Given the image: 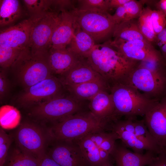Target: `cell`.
I'll return each mask as SVG.
<instances>
[{
    "label": "cell",
    "mask_w": 166,
    "mask_h": 166,
    "mask_svg": "<svg viewBox=\"0 0 166 166\" xmlns=\"http://www.w3.org/2000/svg\"><path fill=\"white\" fill-rule=\"evenodd\" d=\"M85 59L110 87L117 83L125 84L140 62L126 57L113 47L108 41L96 44Z\"/></svg>",
    "instance_id": "1"
},
{
    "label": "cell",
    "mask_w": 166,
    "mask_h": 166,
    "mask_svg": "<svg viewBox=\"0 0 166 166\" xmlns=\"http://www.w3.org/2000/svg\"><path fill=\"white\" fill-rule=\"evenodd\" d=\"M109 125L98 120L90 111H81L47 127L52 140H75L89 134L108 129Z\"/></svg>",
    "instance_id": "2"
},
{
    "label": "cell",
    "mask_w": 166,
    "mask_h": 166,
    "mask_svg": "<svg viewBox=\"0 0 166 166\" xmlns=\"http://www.w3.org/2000/svg\"><path fill=\"white\" fill-rule=\"evenodd\" d=\"M116 116L136 119L145 116L158 99H151L130 85L117 83L110 87Z\"/></svg>",
    "instance_id": "3"
},
{
    "label": "cell",
    "mask_w": 166,
    "mask_h": 166,
    "mask_svg": "<svg viewBox=\"0 0 166 166\" xmlns=\"http://www.w3.org/2000/svg\"><path fill=\"white\" fill-rule=\"evenodd\" d=\"M48 53H33L27 47L22 51L11 67L16 70L18 80L25 89L53 75Z\"/></svg>",
    "instance_id": "4"
},
{
    "label": "cell",
    "mask_w": 166,
    "mask_h": 166,
    "mask_svg": "<svg viewBox=\"0 0 166 166\" xmlns=\"http://www.w3.org/2000/svg\"><path fill=\"white\" fill-rule=\"evenodd\" d=\"M14 138L17 147L39 161L46 154L52 140L47 127L30 121L20 124Z\"/></svg>",
    "instance_id": "5"
},
{
    "label": "cell",
    "mask_w": 166,
    "mask_h": 166,
    "mask_svg": "<svg viewBox=\"0 0 166 166\" xmlns=\"http://www.w3.org/2000/svg\"><path fill=\"white\" fill-rule=\"evenodd\" d=\"M82 108L81 101L61 95L35 105L29 114L38 120L52 124L81 111Z\"/></svg>",
    "instance_id": "6"
},
{
    "label": "cell",
    "mask_w": 166,
    "mask_h": 166,
    "mask_svg": "<svg viewBox=\"0 0 166 166\" xmlns=\"http://www.w3.org/2000/svg\"><path fill=\"white\" fill-rule=\"evenodd\" d=\"M73 10L79 26L92 38L96 44L107 41L113 36L116 24L109 12L77 8Z\"/></svg>",
    "instance_id": "7"
},
{
    "label": "cell",
    "mask_w": 166,
    "mask_h": 166,
    "mask_svg": "<svg viewBox=\"0 0 166 166\" xmlns=\"http://www.w3.org/2000/svg\"><path fill=\"white\" fill-rule=\"evenodd\" d=\"M60 10L51 8L34 26L28 47L33 53L48 52L53 33L60 19Z\"/></svg>",
    "instance_id": "8"
},
{
    "label": "cell",
    "mask_w": 166,
    "mask_h": 166,
    "mask_svg": "<svg viewBox=\"0 0 166 166\" xmlns=\"http://www.w3.org/2000/svg\"><path fill=\"white\" fill-rule=\"evenodd\" d=\"M63 86L59 79L52 75L25 89L17 101L23 107L35 105L61 95Z\"/></svg>",
    "instance_id": "9"
},
{
    "label": "cell",
    "mask_w": 166,
    "mask_h": 166,
    "mask_svg": "<svg viewBox=\"0 0 166 166\" xmlns=\"http://www.w3.org/2000/svg\"><path fill=\"white\" fill-rule=\"evenodd\" d=\"M46 154L61 166H90L74 140H52Z\"/></svg>",
    "instance_id": "10"
},
{
    "label": "cell",
    "mask_w": 166,
    "mask_h": 166,
    "mask_svg": "<svg viewBox=\"0 0 166 166\" xmlns=\"http://www.w3.org/2000/svg\"><path fill=\"white\" fill-rule=\"evenodd\" d=\"M125 84L142 92L152 99L160 98L166 93V80L138 66L130 73Z\"/></svg>",
    "instance_id": "11"
},
{
    "label": "cell",
    "mask_w": 166,
    "mask_h": 166,
    "mask_svg": "<svg viewBox=\"0 0 166 166\" xmlns=\"http://www.w3.org/2000/svg\"><path fill=\"white\" fill-rule=\"evenodd\" d=\"M110 132H94L75 141L90 166H103L110 162L111 155L106 151L105 140Z\"/></svg>",
    "instance_id": "12"
},
{
    "label": "cell",
    "mask_w": 166,
    "mask_h": 166,
    "mask_svg": "<svg viewBox=\"0 0 166 166\" xmlns=\"http://www.w3.org/2000/svg\"><path fill=\"white\" fill-rule=\"evenodd\" d=\"M144 116L145 124L156 142L159 154L166 155V93Z\"/></svg>",
    "instance_id": "13"
},
{
    "label": "cell",
    "mask_w": 166,
    "mask_h": 166,
    "mask_svg": "<svg viewBox=\"0 0 166 166\" xmlns=\"http://www.w3.org/2000/svg\"><path fill=\"white\" fill-rule=\"evenodd\" d=\"M31 15L18 23L0 31V45L23 50L28 47L32 29L45 15Z\"/></svg>",
    "instance_id": "14"
},
{
    "label": "cell",
    "mask_w": 166,
    "mask_h": 166,
    "mask_svg": "<svg viewBox=\"0 0 166 166\" xmlns=\"http://www.w3.org/2000/svg\"><path fill=\"white\" fill-rule=\"evenodd\" d=\"M110 44L126 57L141 61L156 58L162 55L150 43L140 40L126 41L114 39L108 41Z\"/></svg>",
    "instance_id": "15"
},
{
    "label": "cell",
    "mask_w": 166,
    "mask_h": 166,
    "mask_svg": "<svg viewBox=\"0 0 166 166\" xmlns=\"http://www.w3.org/2000/svg\"><path fill=\"white\" fill-rule=\"evenodd\" d=\"M73 10H60V19L52 34L48 51L51 49L66 48L69 44L77 24Z\"/></svg>",
    "instance_id": "16"
},
{
    "label": "cell",
    "mask_w": 166,
    "mask_h": 166,
    "mask_svg": "<svg viewBox=\"0 0 166 166\" xmlns=\"http://www.w3.org/2000/svg\"><path fill=\"white\" fill-rule=\"evenodd\" d=\"M89 101L90 111L98 120L110 124L117 120L111 95L107 90L101 91Z\"/></svg>",
    "instance_id": "17"
},
{
    "label": "cell",
    "mask_w": 166,
    "mask_h": 166,
    "mask_svg": "<svg viewBox=\"0 0 166 166\" xmlns=\"http://www.w3.org/2000/svg\"><path fill=\"white\" fill-rule=\"evenodd\" d=\"M156 153L151 150L145 153L133 152L128 150L122 143H116L111 155L116 166H145L148 165L156 157Z\"/></svg>",
    "instance_id": "18"
},
{
    "label": "cell",
    "mask_w": 166,
    "mask_h": 166,
    "mask_svg": "<svg viewBox=\"0 0 166 166\" xmlns=\"http://www.w3.org/2000/svg\"><path fill=\"white\" fill-rule=\"evenodd\" d=\"M104 79L88 63L85 58H81L69 70L59 79L66 86L86 82Z\"/></svg>",
    "instance_id": "19"
},
{
    "label": "cell",
    "mask_w": 166,
    "mask_h": 166,
    "mask_svg": "<svg viewBox=\"0 0 166 166\" xmlns=\"http://www.w3.org/2000/svg\"><path fill=\"white\" fill-rule=\"evenodd\" d=\"M80 58L67 48L48 50V59L52 73L64 75L79 61Z\"/></svg>",
    "instance_id": "20"
},
{
    "label": "cell",
    "mask_w": 166,
    "mask_h": 166,
    "mask_svg": "<svg viewBox=\"0 0 166 166\" xmlns=\"http://www.w3.org/2000/svg\"><path fill=\"white\" fill-rule=\"evenodd\" d=\"M66 87L70 95L81 101L84 100H89L101 91L110 90L109 85L103 79L90 81Z\"/></svg>",
    "instance_id": "21"
},
{
    "label": "cell",
    "mask_w": 166,
    "mask_h": 166,
    "mask_svg": "<svg viewBox=\"0 0 166 166\" xmlns=\"http://www.w3.org/2000/svg\"><path fill=\"white\" fill-rule=\"evenodd\" d=\"M96 44L92 38L77 23L73 36L67 48L77 57L85 59Z\"/></svg>",
    "instance_id": "22"
},
{
    "label": "cell",
    "mask_w": 166,
    "mask_h": 166,
    "mask_svg": "<svg viewBox=\"0 0 166 166\" xmlns=\"http://www.w3.org/2000/svg\"><path fill=\"white\" fill-rule=\"evenodd\" d=\"M113 36L114 39L126 41L140 40L149 42L140 31L136 19L123 22L116 25Z\"/></svg>",
    "instance_id": "23"
},
{
    "label": "cell",
    "mask_w": 166,
    "mask_h": 166,
    "mask_svg": "<svg viewBox=\"0 0 166 166\" xmlns=\"http://www.w3.org/2000/svg\"><path fill=\"white\" fill-rule=\"evenodd\" d=\"M20 2L17 0H2L0 1V26L3 27L10 25L21 16Z\"/></svg>",
    "instance_id": "24"
},
{
    "label": "cell",
    "mask_w": 166,
    "mask_h": 166,
    "mask_svg": "<svg viewBox=\"0 0 166 166\" xmlns=\"http://www.w3.org/2000/svg\"><path fill=\"white\" fill-rule=\"evenodd\" d=\"M110 130L116 133L118 139L121 140L126 147L131 148L134 152L143 154L145 150L152 151L155 153L151 147L140 140L135 133L116 129H111Z\"/></svg>",
    "instance_id": "25"
},
{
    "label": "cell",
    "mask_w": 166,
    "mask_h": 166,
    "mask_svg": "<svg viewBox=\"0 0 166 166\" xmlns=\"http://www.w3.org/2000/svg\"><path fill=\"white\" fill-rule=\"evenodd\" d=\"M21 115L14 107L9 105L2 106L0 108V124L3 129H10L20 124Z\"/></svg>",
    "instance_id": "26"
},
{
    "label": "cell",
    "mask_w": 166,
    "mask_h": 166,
    "mask_svg": "<svg viewBox=\"0 0 166 166\" xmlns=\"http://www.w3.org/2000/svg\"><path fill=\"white\" fill-rule=\"evenodd\" d=\"M152 9L148 6L144 8L137 19L139 28L146 39L151 43H155L156 35L152 26L151 14Z\"/></svg>",
    "instance_id": "27"
},
{
    "label": "cell",
    "mask_w": 166,
    "mask_h": 166,
    "mask_svg": "<svg viewBox=\"0 0 166 166\" xmlns=\"http://www.w3.org/2000/svg\"><path fill=\"white\" fill-rule=\"evenodd\" d=\"M39 161L17 147L8 156L6 166H38Z\"/></svg>",
    "instance_id": "28"
},
{
    "label": "cell",
    "mask_w": 166,
    "mask_h": 166,
    "mask_svg": "<svg viewBox=\"0 0 166 166\" xmlns=\"http://www.w3.org/2000/svg\"><path fill=\"white\" fill-rule=\"evenodd\" d=\"M135 134L141 140L146 143L154 150L156 154H159L160 152L156 142L148 130L144 119L134 120Z\"/></svg>",
    "instance_id": "29"
},
{
    "label": "cell",
    "mask_w": 166,
    "mask_h": 166,
    "mask_svg": "<svg viewBox=\"0 0 166 166\" xmlns=\"http://www.w3.org/2000/svg\"><path fill=\"white\" fill-rule=\"evenodd\" d=\"M138 66L149 70L160 77L166 80V62L162 55L141 61Z\"/></svg>",
    "instance_id": "30"
},
{
    "label": "cell",
    "mask_w": 166,
    "mask_h": 166,
    "mask_svg": "<svg viewBox=\"0 0 166 166\" xmlns=\"http://www.w3.org/2000/svg\"><path fill=\"white\" fill-rule=\"evenodd\" d=\"M22 51L10 46L0 45L1 67L3 69L11 67L18 59Z\"/></svg>",
    "instance_id": "31"
},
{
    "label": "cell",
    "mask_w": 166,
    "mask_h": 166,
    "mask_svg": "<svg viewBox=\"0 0 166 166\" xmlns=\"http://www.w3.org/2000/svg\"><path fill=\"white\" fill-rule=\"evenodd\" d=\"M31 15L43 14L50 9L52 0H24L23 1Z\"/></svg>",
    "instance_id": "32"
},
{
    "label": "cell",
    "mask_w": 166,
    "mask_h": 166,
    "mask_svg": "<svg viewBox=\"0 0 166 166\" xmlns=\"http://www.w3.org/2000/svg\"><path fill=\"white\" fill-rule=\"evenodd\" d=\"M78 9L108 12L110 10L109 0H79Z\"/></svg>",
    "instance_id": "33"
},
{
    "label": "cell",
    "mask_w": 166,
    "mask_h": 166,
    "mask_svg": "<svg viewBox=\"0 0 166 166\" xmlns=\"http://www.w3.org/2000/svg\"><path fill=\"white\" fill-rule=\"evenodd\" d=\"M143 5L140 0H129L125 4L126 14L123 22L138 19L143 10Z\"/></svg>",
    "instance_id": "34"
},
{
    "label": "cell",
    "mask_w": 166,
    "mask_h": 166,
    "mask_svg": "<svg viewBox=\"0 0 166 166\" xmlns=\"http://www.w3.org/2000/svg\"><path fill=\"white\" fill-rule=\"evenodd\" d=\"M12 138L0 128V166H3L6 163L9 148L12 142Z\"/></svg>",
    "instance_id": "35"
},
{
    "label": "cell",
    "mask_w": 166,
    "mask_h": 166,
    "mask_svg": "<svg viewBox=\"0 0 166 166\" xmlns=\"http://www.w3.org/2000/svg\"><path fill=\"white\" fill-rule=\"evenodd\" d=\"M151 19L154 32L157 35L166 25V17L163 12L157 10H152Z\"/></svg>",
    "instance_id": "36"
},
{
    "label": "cell",
    "mask_w": 166,
    "mask_h": 166,
    "mask_svg": "<svg viewBox=\"0 0 166 166\" xmlns=\"http://www.w3.org/2000/svg\"><path fill=\"white\" fill-rule=\"evenodd\" d=\"M155 44L159 47V51L166 62V25L163 30L156 35Z\"/></svg>",
    "instance_id": "37"
},
{
    "label": "cell",
    "mask_w": 166,
    "mask_h": 166,
    "mask_svg": "<svg viewBox=\"0 0 166 166\" xmlns=\"http://www.w3.org/2000/svg\"><path fill=\"white\" fill-rule=\"evenodd\" d=\"M9 83L6 74L4 70H1L0 73V97L2 101L8 93Z\"/></svg>",
    "instance_id": "38"
},
{
    "label": "cell",
    "mask_w": 166,
    "mask_h": 166,
    "mask_svg": "<svg viewBox=\"0 0 166 166\" xmlns=\"http://www.w3.org/2000/svg\"><path fill=\"white\" fill-rule=\"evenodd\" d=\"M126 14V9L124 5L116 9L115 13L112 15L113 20L116 25L124 21Z\"/></svg>",
    "instance_id": "39"
},
{
    "label": "cell",
    "mask_w": 166,
    "mask_h": 166,
    "mask_svg": "<svg viewBox=\"0 0 166 166\" xmlns=\"http://www.w3.org/2000/svg\"><path fill=\"white\" fill-rule=\"evenodd\" d=\"M148 166H166V155L158 154Z\"/></svg>",
    "instance_id": "40"
},
{
    "label": "cell",
    "mask_w": 166,
    "mask_h": 166,
    "mask_svg": "<svg viewBox=\"0 0 166 166\" xmlns=\"http://www.w3.org/2000/svg\"><path fill=\"white\" fill-rule=\"evenodd\" d=\"M38 166H61L47 154L40 160Z\"/></svg>",
    "instance_id": "41"
},
{
    "label": "cell",
    "mask_w": 166,
    "mask_h": 166,
    "mask_svg": "<svg viewBox=\"0 0 166 166\" xmlns=\"http://www.w3.org/2000/svg\"><path fill=\"white\" fill-rule=\"evenodd\" d=\"M129 0H109V7L110 10L117 9L124 5Z\"/></svg>",
    "instance_id": "42"
},
{
    "label": "cell",
    "mask_w": 166,
    "mask_h": 166,
    "mask_svg": "<svg viewBox=\"0 0 166 166\" xmlns=\"http://www.w3.org/2000/svg\"><path fill=\"white\" fill-rule=\"evenodd\" d=\"M154 6L156 10L163 12L166 17V0H156Z\"/></svg>",
    "instance_id": "43"
},
{
    "label": "cell",
    "mask_w": 166,
    "mask_h": 166,
    "mask_svg": "<svg viewBox=\"0 0 166 166\" xmlns=\"http://www.w3.org/2000/svg\"><path fill=\"white\" fill-rule=\"evenodd\" d=\"M103 166H112V165L111 164V162H110L109 163L104 165Z\"/></svg>",
    "instance_id": "44"
}]
</instances>
